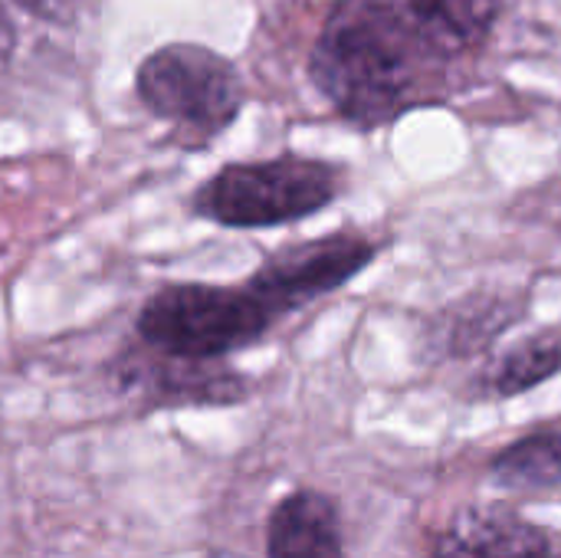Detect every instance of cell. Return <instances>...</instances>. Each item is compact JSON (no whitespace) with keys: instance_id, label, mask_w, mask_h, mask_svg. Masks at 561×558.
<instances>
[{"instance_id":"obj_1","label":"cell","mask_w":561,"mask_h":558,"mask_svg":"<svg viewBox=\"0 0 561 558\" xmlns=\"http://www.w3.org/2000/svg\"><path fill=\"white\" fill-rule=\"evenodd\" d=\"M503 0H342L309 53V79L352 122L381 125L444 95L483 53Z\"/></svg>"},{"instance_id":"obj_2","label":"cell","mask_w":561,"mask_h":558,"mask_svg":"<svg viewBox=\"0 0 561 558\" xmlns=\"http://www.w3.org/2000/svg\"><path fill=\"white\" fill-rule=\"evenodd\" d=\"M345 191V171L306 155L233 161L210 174L191 197V210L233 230L283 227L329 207Z\"/></svg>"},{"instance_id":"obj_3","label":"cell","mask_w":561,"mask_h":558,"mask_svg":"<svg viewBox=\"0 0 561 558\" xmlns=\"http://www.w3.org/2000/svg\"><path fill=\"white\" fill-rule=\"evenodd\" d=\"M135 95L171 128L178 145L207 148L237 122L247 86L224 53L201 43H168L138 62Z\"/></svg>"},{"instance_id":"obj_4","label":"cell","mask_w":561,"mask_h":558,"mask_svg":"<svg viewBox=\"0 0 561 558\" xmlns=\"http://www.w3.org/2000/svg\"><path fill=\"white\" fill-rule=\"evenodd\" d=\"M276 322L247 283H171L145 299L135 332L138 342L164 355L227 358L256 345Z\"/></svg>"},{"instance_id":"obj_5","label":"cell","mask_w":561,"mask_h":558,"mask_svg":"<svg viewBox=\"0 0 561 558\" xmlns=\"http://www.w3.org/2000/svg\"><path fill=\"white\" fill-rule=\"evenodd\" d=\"M378 257V243L358 230L302 240L276 250L247 280V286L270 306L276 319L342 289Z\"/></svg>"},{"instance_id":"obj_6","label":"cell","mask_w":561,"mask_h":558,"mask_svg":"<svg viewBox=\"0 0 561 558\" xmlns=\"http://www.w3.org/2000/svg\"><path fill=\"white\" fill-rule=\"evenodd\" d=\"M118 391L145 398L154 408L178 405H237L250 395V382L224 358H181L154 352L141 342L138 352H122L108 365Z\"/></svg>"},{"instance_id":"obj_7","label":"cell","mask_w":561,"mask_h":558,"mask_svg":"<svg viewBox=\"0 0 561 558\" xmlns=\"http://www.w3.org/2000/svg\"><path fill=\"white\" fill-rule=\"evenodd\" d=\"M434 558H556L549 536L503 506L460 510L431 536Z\"/></svg>"},{"instance_id":"obj_8","label":"cell","mask_w":561,"mask_h":558,"mask_svg":"<svg viewBox=\"0 0 561 558\" xmlns=\"http://www.w3.org/2000/svg\"><path fill=\"white\" fill-rule=\"evenodd\" d=\"M526 293H470L460 303H450L427 326V349L447 358H470L486 352L513 322L526 316Z\"/></svg>"},{"instance_id":"obj_9","label":"cell","mask_w":561,"mask_h":558,"mask_svg":"<svg viewBox=\"0 0 561 558\" xmlns=\"http://www.w3.org/2000/svg\"><path fill=\"white\" fill-rule=\"evenodd\" d=\"M266 558H342L335 503L319 490L283 497L266 520Z\"/></svg>"},{"instance_id":"obj_10","label":"cell","mask_w":561,"mask_h":558,"mask_svg":"<svg viewBox=\"0 0 561 558\" xmlns=\"http://www.w3.org/2000/svg\"><path fill=\"white\" fill-rule=\"evenodd\" d=\"M490 480L503 490H549L561 483V418L496 454Z\"/></svg>"},{"instance_id":"obj_11","label":"cell","mask_w":561,"mask_h":558,"mask_svg":"<svg viewBox=\"0 0 561 558\" xmlns=\"http://www.w3.org/2000/svg\"><path fill=\"white\" fill-rule=\"evenodd\" d=\"M561 372V329H546L519 345H513L490 375V391L496 398H516Z\"/></svg>"},{"instance_id":"obj_12","label":"cell","mask_w":561,"mask_h":558,"mask_svg":"<svg viewBox=\"0 0 561 558\" xmlns=\"http://www.w3.org/2000/svg\"><path fill=\"white\" fill-rule=\"evenodd\" d=\"M26 16L39 20V23H53V26H72L79 23L82 10L89 7V0H13Z\"/></svg>"},{"instance_id":"obj_13","label":"cell","mask_w":561,"mask_h":558,"mask_svg":"<svg viewBox=\"0 0 561 558\" xmlns=\"http://www.w3.org/2000/svg\"><path fill=\"white\" fill-rule=\"evenodd\" d=\"M16 43H20V33H16V26H13L10 10H7L3 0H0V72L10 66V59H13V53H16Z\"/></svg>"},{"instance_id":"obj_14","label":"cell","mask_w":561,"mask_h":558,"mask_svg":"<svg viewBox=\"0 0 561 558\" xmlns=\"http://www.w3.org/2000/svg\"><path fill=\"white\" fill-rule=\"evenodd\" d=\"M210 558H233V556H227V553H217V556H210Z\"/></svg>"}]
</instances>
